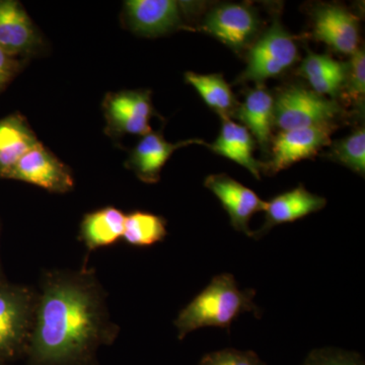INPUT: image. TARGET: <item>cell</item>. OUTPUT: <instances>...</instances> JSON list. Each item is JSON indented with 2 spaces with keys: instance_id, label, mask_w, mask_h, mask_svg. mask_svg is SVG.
Instances as JSON below:
<instances>
[{
  "instance_id": "obj_4",
  "label": "cell",
  "mask_w": 365,
  "mask_h": 365,
  "mask_svg": "<svg viewBox=\"0 0 365 365\" xmlns=\"http://www.w3.org/2000/svg\"><path fill=\"white\" fill-rule=\"evenodd\" d=\"M340 112L336 101L302 86H288L274 98L273 125L287 131L330 124Z\"/></svg>"
},
{
  "instance_id": "obj_11",
  "label": "cell",
  "mask_w": 365,
  "mask_h": 365,
  "mask_svg": "<svg viewBox=\"0 0 365 365\" xmlns=\"http://www.w3.org/2000/svg\"><path fill=\"white\" fill-rule=\"evenodd\" d=\"M332 133L331 124L281 132L274 139L272 160L268 170L276 174L295 163L314 157L321 148L330 143Z\"/></svg>"
},
{
  "instance_id": "obj_23",
  "label": "cell",
  "mask_w": 365,
  "mask_h": 365,
  "mask_svg": "<svg viewBox=\"0 0 365 365\" xmlns=\"http://www.w3.org/2000/svg\"><path fill=\"white\" fill-rule=\"evenodd\" d=\"M346 91L350 98L361 102L365 93V55L364 50L357 49L347 63L345 81Z\"/></svg>"
},
{
  "instance_id": "obj_21",
  "label": "cell",
  "mask_w": 365,
  "mask_h": 365,
  "mask_svg": "<svg viewBox=\"0 0 365 365\" xmlns=\"http://www.w3.org/2000/svg\"><path fill=\"white\" fill-rule=\"evenodd\" d=\"M167 222L160 215L134 211L125 218L123 239L134 247H150L167 237Z\"/></svg>"
},
{
  "instance_id": "obj_27",
  "label": "cell",
  "mask_w": 365,
  "mask_h": 365,
  "mask_svg": "<svg viewBox=\"0 0 365 365\" xmlns=\"http://www.w3.org/2000/svg\"><path fill=\"white\" fill-rule=\"evenodd\" d=\"M24 61L25 60L16 58L0 48V93L6 90L23 69Z\"/></svg>"
},
{
  "instance_id": "obj_26",
  "label": "cell",
  "mask_w": 365,
  "mask_h": 365,
  "mask_svg": "<svg viewBox=\"0 0 365 365\" xmlns=\"http://www.w3.org/2000/svg\"><path fill=\"white\" fill-rule=\"evenodd\" d=\"M341 66L342 62L336 61L328 55H319L311 52L302 61L299 68V73L304 78L309 79L322 76L327 72L335 71Z\"/></svg>"
},
{
  "instance_id": "obj_6",
  "label": "cell",
  "mask_w": 365,
  "mask_h": 365,
  "mask_svg": "<svg viewBox=\"0 0 365 365\" xmlns=\"http://www.w3.org/2000/svg\"><path fill=\"white\" fill-rule=\"evenodd\" d=\"M103 112L108 135L144 136L151 130L153 115L150 93L148 91H121L109 93L103 101Z\"/></svg>"
},
{
  "instance_id": "obj_20",
  "label": "cell",
  "mask_w": 365,
  "mask_h": 365,
  "mask_svg": "<svg viewBox=\"0 0 365 365\" xmlns=\"http://www.w3.org/2000/svg\"><path fill=\"white\" fill-rule=\"evenodd\" d=\"M185 79L193 86L210 109L222 119L235 114L237 104L230 85L220 74H198L186 72Z\"/></svg>"
},
{
  "instance_id": "obj_5",
  "label": "cell",
  "mask_w": 365,
  "mask_h": 365,
  "mask_svg": "<svg viewBox=\"0 0 365 365\" xmlns=\"http://www.w3.org/2000/svg\"><path fill=\"white\" fill-rule=\"evenodd\" d=\"M299 50L294 38L275 21L257 40L248 54V64L241 81L262 83L294 66Z\"/></svg>"
},
{
  "instance_id": "obj_25",
  "label": "cell",
  "mask_w": 365,
  "mask_h": 365,
  "mask_svg": "<svg viewBox=\"0 0 365 365\" xmlns=\"http://www.w3.org/2000/svg\"><path fill=\"white\" fill-rule=\"evenodd\" d=\"M198 365H266L254 351L227 349L204 355Z\"/></svg>"
},
{
  "instance_id": "obj_22",
  "label": "cell",
  "mask_w": 365,
  "mask_h": 365,
  "mask_svg": "<svg viewBox=\"0 0 365 365\" xmlns=\"http://www.w3.org/2000/svg\"><path fill=\"white\" fill-rule=\"evenodd\" d=\"M331 158L353 172L364 176L365 172V131L359 129L334 144Z\"/></svg>"
},
{
  "instance_id": "obj_7",
  "label": "cell",
  "mask_w": 365,
  "mask_h": 365,
  "mask_svg": "<svg viewBox=\"0 0 365 365\" xmlns=\"http://www.w3.org/2000/svg\"><path fill=\"white\" fill-rule=\"evenodd\" d=\"M4 179L28 182L51 193H67L74 187L69 168L41 143L29 150Z\"/></svg>"
},
{
  "instance_id": "obj_13",
  "label": "cell",
  "mask_w": 365,
  "mask_h": 365,
  "mask_svg": "<svg viewBox=\"0 0 365 365\" xmlns=\"http://www.w3.org/2000/svg\"><path fill=\"white\" fill-rule=\"evenodd\" d=\"M196 143L206 145L204 141L199 139H188L177 143H170L163 138L162 134L151 131L143 136L141 140L131 151L126 162V167L131 170L140 181L145 184H155L160 181V173L170 155L179 148Z\"/></svg>"
},
{
  "instance_id": "obj_16",
  "label": "cell",
  "mask_w": 365,
  "mask_h": 365,
  "mask_svg": "<svg viewBox=\"0 0 365 365\" xmlns=\"http://www.w3.org/2000/svg\"><path fill=\"white\" fill-rule=\"evenodd\" d=\"M255 141L248 129L230 119H222V130L212 144H206L213 153L228 158L260 180V163L254 158Z\"/></svg>"
},
{
  "instance_id": "obj_29",
  "label": "cell",
  "mask_w": 365,
  "mask_h": 365,
  "mask_svg": "<svg viewBox=\"0 0 365 365\" xmlns=\"http://www.w3.org/2000/svg\"><path fill=\"white\" fill-rule=\"evenodd\" d=\"M0 365H6L4 364V361H2V360H0Z\"/></svg>"
},
{
  "instance_id": "obj_24",
  "label": "cell",
  "mask_w": 365,
  "mask_h": 365,
  "mask_svg": "<svg viewBox=\"0 0 365 365\" xmlns=\"http://www.w3.org/2000/svg\"><path fill=\"white\" fill-rule=\"evenodd\" d=\"M302 365H365L359 353L337 348L314 349L307 355Z\"/></svg>"
},
{
  "instance_id": "obj_18",
  "label": "cell",
  "mask_w": 365,
  "mask_h": 365,
  "mask_svg": "<svg viewBox=\"0 0 365 365\" xmlns=\"http://www.w3.org/2000/svg\"><path fill=\"white\" fill-rule=\"evenodd\" d=\"M273 112L274 98L262 86L249 91L244 103L237 106L235 112V116L264 150L270 143Z\"/></svg>"
},
{
  "instance_id": "obj_12",
  "label": "cell",
  "mask_w": 365,
  "mask_h": 365,
  "mask_svg": "<svg viewBox=\"0 0 365 365\" xmlns=\"http://www.w3.org/2000/svg\"><path fill=\"white\" fill-rule=\"evenodd\" d=\"M204 186L217 197L230 216L232 227L252 237L250 220L255 213L265 211L267 202L262 200L253 190L225 174L210 175L204 181Z\"/></svg>"
},
{
  "instance_id": "obj_9",
  "label": "cell",
  "mask_w": 365,
  "mask_h": 365,
  "mask_svg": "<svg viewBox=\"0 0 365 365\" xmlns=\"http://www.w3.org/2000/svg\"><path fill=\"white\" fill-rule=\"evenodd\" d=\"M182 9L174 0H129L124 2V21L136 35L160 37L182 28Z\"/></svg>"
},
{
  "instance_id": "obj_8",
  "label": "cell",
  "mask_w": 365,
  "mask_h": 365,
  "mask_svg": "<svg viewBox=\"0 0 365 365\" xmlns=\"http://www.w3.org/2000/svg\"><path fill=\"white\" fill-rule=\"evenodd\" d=\"M44 38L21 2L0 0V48L25 60L43 51Z\"/></svg>"
},
{
  "instance_id": "obj_19",
  "label": "cell",
  "mask_w": 365,
  "mask_h": 365,
  "mask_svg": "<svg viewBox=\"0 0 365 365\" xmlns=\"http://www.w3.org/2000/svg\"><path fill=\"white\" fill-rule=\"evenodd\" d=\"M125 218L121 210L107 206L88 213L81 223L79 235L88 251L111 246L122 239L124 234Z\"/></svg>"
},
{
  "instance_id": "obj_1",
  "label": "cell",
  "mask_w": 365,
  "mask_h": 365,
  "mask_svg": "<svg viewBox=\"0 0 365 365\" xmlns=\"http://www.w3.org/2000/svg\"><path fill=\"white\" fill-rule=\"evenodd\" d=\"M26 365H97L102 346L113 344L106 292L93 269L43 274Z\"/></svg>"
},
{
  "instance_id": "obj_10",
  "label": "cell",
  "mask_w": 365,
  "mask_h": 365,
  "mask_svg": "<svg viewBox=\"0 0 365 365\" xmlns=\"http://www.w3.org/2000/svg\"><path fill=\"white\" fill-rule=\"evenodd\" d=\"M202 29L223 44L239 51L253 40L259 29V19L251 7L222 4L209 11Z\"/></svg>"
},
{
  "instance_id": "obj_2",
  "label": "cell",
  "mask_w": 365,
  "mask_h": 365,
  "mask_svg": "<svg viewBox=\"0 0 365 365\" xmlns=\"http://www.w3.org/2000/svg\"><path fill=\"white\" fill-rule=\"evenodd\" d=\"M256 292L252 288L241 290L234 275H216L202 292L178 314L174 324L179 340L204 327H217L230 332L235 319L245 313H254L260 318L261 312L253 302Z\"/></svg>"
},
{
  "instance_id": "obj_17",
  "label": "cell",
  "mask_w": 365,
  "mask_h": 365,
  "mask_svg": "<svg viewBox=\"0 0 365 365\" xmlns=\"http://www.w3.org/2000/svg\"><path fill=\"white\" fill-rule=\"evenodd\" d=\"M38 143L26 118L19 113L0 120V178Z\"/></svg>"
},
{
  "instance_id": "obj_14",
  "label": "cell",
  "mask_w": 365,
  "mask_h": 365,
  "mask_svg": "<svg viewBox=\"0 0 365 365\" xmlns=\"http://www.w3.org/2000/svg\"><path fill=\"white\" fill-rule=\"evenodd\" d=\"M314 36L335 51L352 55L359 49V19L339 6H324L314 14Z\"/></svg>"
},
{
  "instance_id": "obj_28",
  "label": "cell",
  "mask_w": 365,
  "mask_h": 365,
  "mask_svg": "<svg viewBox=\"0 0 365 365\" xmlns=\"http://www.w3.org/2000/svg\"><path fill=\"white\" fill-rule=\"evenodd\" d=\"M1 280H4V277H2L1 261H0V281Z\"/></svg>"
},
{
  "instance_id": "obj_3",
  "label": "cell",
  "mask_w": 365,
  "mask_h": 365,
  "mask_svg": "<svg viewBox=\"0 0 365 365\" xmlns=\"http://www.w3.org/2000/svg\"><path fill=\"white\" fill-rule=\"evenodd\" d=\"M37 290L0 281V360L25 355L35 319Z\"/></svg>"
},
{
  "instance_id": "obj_15",
  "label": "cell",
  "mask_w": 365,
  "mask_h": 365,
  "mask_svg": "<svg viewBox=\"0 0 365 365\" xmlns=\"http://www.w3.org/2000/svg\"><path fill=\"white\" fill-rule=\"evenodd\" d=\"M327 200L324 197L307 191L302 185L297 188L274 197L267 202L265 209V222L252 237L259 240L274 227L302 220L312 213L318 212L325 207Z\"/></svg>"
}]
</instances>
